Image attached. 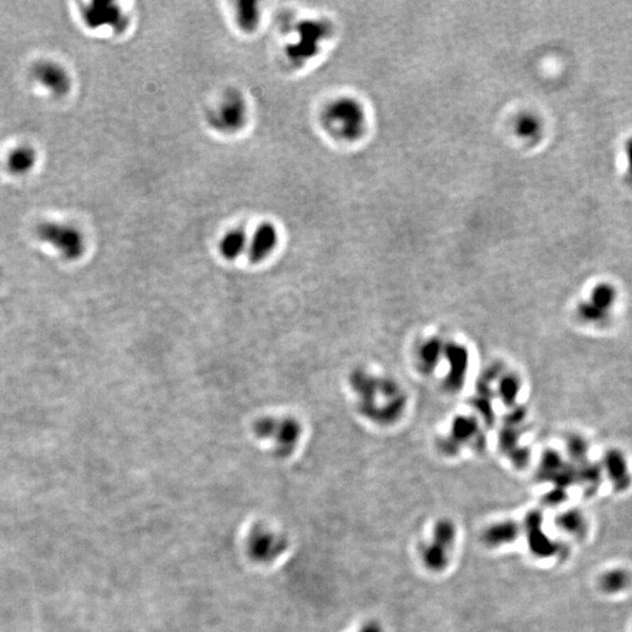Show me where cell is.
Wrapping results in <instances>:
<instances>
[{"mask_svg": "<svg viewBox=\"0 0 632 632\" xmlns=\"http://www.w3.org/2000/svg\"><path fill=\"white\" fill-rule=\"evenodd\" d=\"M323 124L334 136L346 141L357 140L366 128V113L354 99L341 97L330 102L322 115Z\"/></svg>", "mask_w": 632, "mask_h": 632, "instance_id": "obj_1", "label": "cell"}, {"mask_svg": "<svg viewBox=\"0 0 632 632\" xmlns=\"http://www.w3.org/2000/svg\"><path fill=\"white\" fill-rule=\"evenodd\" d=\"M37 236L67 260L79 259L86 249L85 236L75 225L59 220H45L37 227Z\"/></svg>", "mask_w": 632, "mask_h": 632, "instance_id": "obj_2", "label": "cell"}, {"mask_svg": "<svg viewBox=\"0 0 632 632\" xmlns=\"http://www.w3.org/2000/svg\"><path fill=\"white\" fill-rule=\"evenodd\" d=\"M253 432L260 440H274L276 453L280 457L290 456L301 436V425L294 418L278 420L263 417L253 424Z\"/></svg>", "mask_w": 632, "mask_h": 632, "instance_id": "obj_3", "label": "cell"}, {"mask_svg": "<svg viewBox=\"0 0 632 632\" xmlns=\"http://www.w3.org/2000/svg\"><path fill=\"white\" fill-rule=\"evenodd\" d=\"M249 109L241 94L236 90L225 94L209 115L213 129L224 134L239 131L247 122Z\"/></svg>", "mask_w": 632, "mask_h": 632, "instance_id": "obj_4", "label": "cell"}, {"mask_svg": "<svg viewBox=\"0 0 632 632\" xmlns=\"http://www.w3.org/2000/svg\"><path fill=\"white\" fill-rule=\"evenodd\" d=\"M616 299H617V290L611 283H599L592 290L589 300L579 305V317L584 322L592 325H603L608 322Z\"/></svg>", "mask_w": 632, "mask_h": 632, "instance_id": "obj_5", "label": "cell"}, {"mask_svg": "<svg viewBox=\"0 0 632 632\" xmlns=\"http://www.w3.org/2000/svg\"><path fill=\"white\" fill-rule=\"evenodd\" d=\"M31 77L36 84L53 97H65L72 88V79L68 70L53 60H40L34 63Z\"/></svg>", "mask_w": 632, "mask_h": 632, "instance_id": "obj_6", "label": "cell"}, {"mask_svg": "<svg viewBox=\"0 0 632 632\" xmlns=\"http://www.w3.org/2000/svg\"><path fill=\"white\" fill-rule=\"evenodd\" d=\"M328 30L321 21H308L300 27L298 40L292 45L290 50V58L296 60H308L319 50L320 45L325 40Z\"/></svg>", "mask_w": 632, "mask_h": 632, "instance_id": "obj_7", "label": "cell"}, {"mask_svg": "<svg viewBox=\"0 0 632 632\" xmlns=\"http://www.w3.org/2000/svg\"><path fill=\"white\" fill-rule=\"evenodd\" d=\"M279 243V233L273 224H260L256 227V232L253 234L249 247L247 254L252 263H259L274 252Z\"/></svg>", "mask_w": 632, "mask_h": 632, "instance_id": "obj_8", "label": "cell"}, {"mask_svg": "<svg viewBox=\"0 0 632 632\" xmlns=\"http://www.w3.org/2000/svg\"><path fill=\"white\" fill-rule=\"evenodd\" d=\"M603 467L616 491L623 492L631 485V474L626 456L619 450H609L603 459Z\"/></svg>", "mask_w": 632, "mask_h": 632, "instance_id": "obj_9", "label": "cell"}, {"mask_svg": "<svg viewBox=\"0 0 632 632\" xmlns=\"http://www.w3.org/2000/svg\"><path fill=\"white\" fill-rule=\"evenodd\" d=\"M124 14L114 4L95 3L86 12V21L90 26L122 27L124 26Z\"/></svg>", "mask_w": 632, "mask_h": 632, "instance_id": "obj_10", "label": "cell"}, {"mask_svg": "<svg viewBox=\"0 0 632 632\" xmlns=\"http://www.w3.org/2000/svg\"><path fill=\"white\" fill-rule=\"evenodd\" d=\"M36 163H37V151L26 144L13 148L6 157L7 169L17 176L30 173Z\"/></svg>", "mask_w": 632, "mask_h": 632, "instance_id": "obj_11", "label": "cell"}, {"mask_svg": "<svg viewBox=\"0 0 632 632\" xmlns=\"http://www.w3.org/2000/svg\"><path fill=\"white\" fill-rule=\"evenodd\" d=\"M247 247L249 238L245 231L239 229L225 233L219 243L220 254L229 261L238 259L247 250Z\"/></svg>", "mask_w": 632, "mask_h": 632, "instance_id": "obj_12", "label": "cell"}, {"mask_svg": "<svg viewBox=\"0 0 632 632\" xmlns=\"http://www.w3.org/2000/svg\"><path fill=\"white\" fill-rule=\"evenodd\" d=\"M632 579L631 575L626 570L616 569L610 570L601 577V589L608 594L622 592L630 586Z\"/></svg>", "mask_w": 632, "mask_h": 632, "instance_id": "obj_13", "label": "cell"}, {"mask_svg": "<svg viewBox=\"0 0 632 632\" xmlns=\"http://www.w3.org/2000/svg\"><path fill=\"white\" fill-rule=\"evenodd\" d=\"M518 133L527 140H533L539 136L541 133V124L540 121L533 115H523L520 117L516 124Z\"/></svg>", "mask_w": 632, "mask_h": 632, "instance_id": "obj_14", "label": "cell"}, {"mask_svg": "<svg viewBox=\"0 0 632 632\" xmlns=\"http://www.w3.org/2000/svg\"><path fill=\"white\" fill-rule=\"evenodd\" d=\"M241 6L244 7V10H240L239 13H238V18H239L241 27H244V28L256 27V23H258V18H259L258 17L259 11L254 7L256 4H252L251 9H245L244 4H241Z\"/></svg>", "mask_w": 632, "mask_h": 632, "instance_id": "obj_15", "label": "cell"}, {"mask_svg": "<svg viewBox=\"0 0 632 632\" xmlns=\"http://www.w3.org/2000/svg\"><path fill=\"white\" fill-rule=\"evenodd\" d=\"M626 157H628V160H629L630 173H631L632 176V140H630L629 143L626 144Z\"/></svg>", "mask_w": 632, "mask_h": 632, "instance_id": "obj_16", "label": "cell"}]
</instances>
